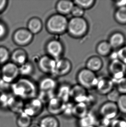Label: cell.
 I'll return each mask as SVG.
<instances>
[{"instance_id":"obj_1","label":"cell","mask_w":126,"mask_h":127,"mask_svg":"<svg viewBox=\"0 0 126 127\" xmlns=\"http://www.w3.org/2000/svg\"><path fill=\"white\" fill-rule=\"evenodd\" d=\"M11 91L14 96L24 101L37 97V85L28 78L21 77L11 85Z\"/></svg>"},{"instance_id":"obj_2","label":"cell","mask_w":126,"mask_h":127,"mask_svg":"<svg viewBox=\"0 0 126 127\" xmlns=\"http://www.w3.org/2000/svg\"><path fill=\"white\" fill-rule=\"evenodd\" d=\"M68 20L65 16L57 13L48 17L45 23L48 32L54 35L62 34L67 31Z\"/></svg>"},{"instance_id":"obj_3","label":"cell","mask_w":126,"mask_h":127,"mask_svg":"<svg viewBox=\"0 0 126 127\" xmlns=\"http://www.w3.org/2000/svg\"><path fill=\"white\" fill-rule=\"evenodd\" d=\"M89 25L87 21L84 17H72L68 20L67 32L74 38L83 37L86 34Z\"/></svg>"},{"instance_id":"obj_4","label":"cell","mask_w":126,"mask_h":127,"mask_svg":"<svg viewBox=\"0 0 126 127\" xmlns=\"http://www.w3.org/2000/svg\"><path fill=\"white\" fill-rule=\"evenodd\" d=\"M1 79L4 82L12 84L19 79V66L11 62H8L2 65L1 68Z\"/></svg>"},{"instance_id":"obj_5","label":"cell","mask_w":126,"mask_h":127,"mask_svg":"<svg viewBox=\"0 0 126 127\" xmlns=\"http://www.w3.org/2000/svg\"><path fill=\"white\" fill-rule=\"evenodd\" d=\"M77 79L79 85L85 89L96 87L98 81L95 72L86 68L82 69L79 72Z\"/></svg>"},{"instance_id":"obj_6","label":"cell","mask_w":126,"mask_h":127,"mask_svg":"<svg viewBox=\"0 0 126 127\" xmlns=\"http://www.w3.org/2000/svg\"><path fill=\"white\" fill-rule=\"evenodd\" d=\"M34 36L26 28H20L14 32L12 40L18 46H26L32 43Z\"/></svg>"},{"instance_id":"obj_7","label":"cell","mask_w":126,"mask_h":127,"mask_svg":"<svg viewBox=\"0 0 126 127\" xmlns=\"http://www.w3.org/2000/svg\"><path fill=\"white\" fill-rule=\"evenodd\" d=\"M45 50L47 55L52 58L57 60L62 58L64 53V46L62 42L57 39H53L46 43Z\"/></svg>"},{"instance_id":"obj_8","label":"cell","mask_w":126,"mask_h":127,"mask_svg":"<svg viewBox=\"0 0 126 127\" xmlns=\"http://www.w3.org/2000/svg\"><path fill=\"white\" fill-rule=\"evenodd\" d=\"M44 104L37 97L25 102L23 112L32 118L39 116L42 112Z\"/></svg>"},{"instance_id":"obj_9","label":"cell","mask_w":126,"mask_h":127,"mask_svg":"<svg viewBox=\"0 0 126 127\" xmlns=\"http://www.w3.org/2000/svg\"><path fill=\"white\" fill-rule=\"evenodd\" d=\"M99 112L101 117L112 121L118 117L119 112L116 103L107 101L101 105Z\"/></svg>"},{"instance_id":"obj_10","label":"cell","mask_w":126,"mask_h":127,"mask_svg":"<svg viewBox=\"0 0 126 127\" xmlns=\"http://www.w3.org/2000/svg\"><path fill=\"white\" fill-rule=\"evenodd\" d=\"M72 65L68 59L62 57L56 61L53 75L57 77H62L70 73Z\"/></svg>"},{"instance_id":"obj_11","label":"cell","mask_w":126,"mask_h":127,"mask_svg":"<svg viewBox=\"0 0 126 127\" xmlns=\"http://www.w3.org/2000/svg\"><path fill=\"white\" fill-rule=\"evenodd\" d=\"M56 61L47 55L41 56L38 60V67L42 72L46 74L53 75Z\"/></svg>"},{"instance_id":"obj_12","label":"cell","mask_w":126,"mask_h":127,"mask_svg":"<svg viewBox=\"0 0 126 127\" xmlns=\"http://www.w3.org/2000/svg\"><path fill=\"white\" fill-rule=\"evenodd\" d=\"M65 104L56 96L52 98L46 104L47 109L50 115L55 116L63 113Z\"/></svg>"},{"instance_id":"obj_13","label":"cell","mask_w":126,"mask_h":127,"mask_svg":"<svg viewBox=\"0 0 126 127\" xmlns=\"http://www.w3.org/2000/svg\"><path fill=\"white\" fill-rule=\"evenodd\" d=\"M25 102L24 100L16 96H10L7 108L10 112L18 115L23 112Z\"/></svg>"},{"instance_id":"obj_14","label":"cell","mask_w":126,"mask_h":127,"mask_svg":"<svg viewBox=\"0 0 126 127\" xmlns=\"http://www.w3.org/2000/svg\"><path fill=\"white\" fill-rule=\"evenodd\" d=\"M37 86L39 91L55 92L58 87V84L54 78L46 76L40 80Z\"/></svg>"},{"instance_id":"obj_15","label":"cell","mask_w":126,"mask_h":127,"mask_svg":"<svg viewBox=\"0 0 126 127\" xmlns=\"http://www.w3.org/2000/svg\"><path fill=\"white\" fill-rule=\"evenodd\" d=\"M85 89L80 85L73 86L71 88L70 98H72L76 103H85L87 97Z\"/></svg>"},{"instance_id":"obj_16","label":"cell","mask_w":126,"mask_h":127,"mask_svg":"<svg viewBox=\"0 0 126 127\" xmlns=\"http://www.w3.org/2000/svg\"><path fill=\"white\" fill-rule=\"evenodd\" d=\"M28 56L27 52L22 48H17L10 53L11 62L18 66L27 62Z\"/></svg>"},{"instance_id":"obj_17","label":"cell","mask_w":126,"mask_h":127,"mask_svg":"<svg viewBox=\"0 0 126 127\" xmlns=\"http://www.w3.org/2000/svg\"><path fill=\"white\" fill-rule=\"evenodd\" d=\"M74 6L73 1L68 0H61L57 2L55 9L57 13L66 16L70 14Z\"/></svg>"},{"instance_id":"obj_18","label":"cell","mask_w":126,"mask_h":127,"mask_svg":"<svg viewBox=\"0 0 126 127\" xmlns=\"http://www.w3.org/2000/svg\"><path fill=\"white\" fill-rule=\"evenodd\" d=\"M125 64L119 60H113L110 65V70L114 77L118 81L123 78Z\"/></svg>"},{"instance_id":"obj_19","label":"cell","mask_w":126,"mask_h":127,"mask_svg":"<svg viewBox=\"0 0 126 127\" xmlns=\"http://www.w3.org/2000/svg\"><path fill=\"white\" fill-rule=\"evenodd\" d=\"M42 21L39 17H32L29 19L27 24V29L33 35L39 33L42 30Z\"/></svg>"},{"instance_id":"obj_20","label":"cell","mask_w":126,"mask_h":127,"mask_svg":"<svg viewBox=\"0 0 126 127\" xmlns=\"http://www.w3.org/2000/svg\"><path fill=\"white\" fill-rule=\"evenodd\" d=\"M108 42L112 49H119L124 46L125 43V35L120 32L114 33L110 37Z\"/></svg>"},{"instance_id":"obj_21","label":"cell","mask_w":126,"mask_h":127,"mask_svg":"<svg viewBox=\"0 0 126 127\" xmlns=\"http://www.w3.org/2000/svg\"><path fill=\"white\" fill-rule=\"evenodd\" d=\"M97 91L101 95H107L113 89V84L110 79H103L98 81L96 86Z\"/></svg>"},{"instance_id":"obj_22","label":"cell","mask_w":126,"mask_h":127,"mask_svg":"<svg viewBox=\"0 0 126 127\" xmlns=\"http://www.w3.org/2000/svg\"><path fill=\"white\" fill-rule=\"evenodd\" d=\"M89 112V107L85 103H76L73 105L72 115L76 118L79 119L84 117Z\"/></svg>"},{"instance_id":"obj_23","label":"cell","mask_w":126,"mask_h":127,"mask_svg":"<svg viewBox=\"0 0 126 127\" xmlns=\"http://www.w3.org/2000/svg\"><path fill=\"white\" fill-rule=\"evenodd\" d=\"M98 119L94 114L89 112L86 115L78 119L79 127H91L96 126Z\"/></svg>"},{"instance_id":"obj_24","label":"cell","mask_w":126,"mask_h":127,"mask_svg":"<svg viewBox=\"0 0 126 127\" xmlns=\"http://www.w3.org/2000/svg\"><path fill=\"white\" fill-rule=\"evenodd\" d=\"M55 92L56 96L59 98L65 103L69 102L70 98L71 87L66 84H62L57 88Z\"/></svg>"},{"instance_id":"obj_25","label":"cell","mask_w":126,"mask_h":127,"mask_svg":"<svg viewBox=\"0 0 126 127\" xmlns=\"http://www.w3.org/2000/svg\"><path fill=\"white\" fill-rule=\"evenodd\" d=\"M102 66V60L99 57L97 56L91 57L86 63V68L94 72L100 70Z\"/></svg>"},{"instance_id":"obj_26","label":"cell","mask_w":126,"mask_h":127,"mask_svg":"<svg viewBox=\"0 0 126 127\" xmlns=\"http://www.w3.org/2000/svg\"><path fill=\"white\" fill-rule=\"evenodd\" d=\"M38 125L40 127H60V122L56 117L48 115L42 117Z\"/></svg>"},{"instance_id":"obj_27","label":"cell","mask_w":126,"mask_h":127,"mask_svg":"<svg viewBox=\"0 0 126 127\" xmlns=\"http://www.w3.org/2000/svg\"><path fill=\"white\" fill-rule=\"evenodd\" d=\"M19 69L20 75L22 77L28 78L33 74L35 70L33 64L29 61L19 66Z\"/></svg>"},{"instance_id":"obj_28","label":"cell","mask_w":126,"mask_h":127,"mask_svg":"<svg viewBox=\"0 0 126 127\" xmlns=\"http://www.w3.org/2000/svg\"><path fill=\"white\" fill-rule=\"evenodd\" d=\"M16 124L18 127H29L32 124V118L22 112L17 115Z\"/></svg>"},{"instance_id":"obj_29","label":"cell","mask_w":126,"mask_h":127,"mask_svg":"<svg viewBox=\"0 0 126 127\" xmlns=\"http://www.w3.org/2000/svg\"><path fill=\"white\" fill-rule=\"evenodd\" d=\"M112 48L108 41H103L99 43L97 46L96 51L99 55L105 57L111 54Z\"/></svg>"},{"instance_id":"obj_30","label":"cell","mask_w":126,"mask_h":127,"mask_svg":"<svg viewBox=\"0 0 126 127\" xmlns=\"http://www.w3.org/2000/svg\"><path fill=\"white\" fill-rule=\"evenodd\" d=\"M55 96V92L39 91L36 97L40 100L44 105H46L48 101Z\"/></svg>"},{"instance_id":"obj_31","label":"cell","mask_w":126,"mask_h":127,"mask_svg":"<svg viewBox=\"0 0 126 127\" xmlns=\"http://www.w3.org/2000/svg\"><path fill=\"white\" fill-rule=\"evenodd\" d=\"M114 16L117 22L121 24H126V7L118 8Z\"/></svg>"},{"instance_id":"obj_32","label":"cell","mask_w":126,"mask_h":127,"mask_svg":"<svg viewBox=\"0 0 126 127\" xmlns=\"http://www.w3.org/2000/svg\"><path fill=\"white\" fill-rule=\"evenodd\" d=\"M10 53L8 49L4 46H0V65L9 62L10 59Z\"/></svg>"},{"instance_id":"obj_33","label":"cell","mask_w":126,"mask_h":127,"mask_svg":"<svg viewBox=\"0 0 126 127\" xmlns=\"http://www.w3.org/2000/svg\"><path fill=\"white\" fill-rule=\"evenodd\" d=\"M119 112L126 115V94H121L116 102Z\"/></svg>"},{"instance_id":"obj_34","label":"cell","mask_w":126,"mask_h":127,"mask_svg":"<svg viewBox=\"0 0 126 127\" xmlns=\"http://www.w3.org/2000/svg\"><path fill=\"white\" fill-rule=\"evenodd\" d=\"M95 2L94 0H76L73 1L75 5L81 7L84 10L90 8L94 5Z\"/></svg>"},{"instance_id":"obj_35","label":"cell","mask_w":126,"mask_h":127,"mask_svg":"<svg viewBox=\"0 0 126 127\" xmlns=\"http://www.w3.org/2000/svg\"><path fill=\"white\" fill-rule=\"evenodd\" d=\"M110 127H126V118L117 117L111 121Z\"/></svg>"},{"instance_id":"obj_36","label":"cell","mask_w":126,"mask_h":127,"mask_svg":"<svg viewBox=\"0 0 126 127\" xmlns=\"http://www.w3.org/2000/svg\"><path fill=\"white\" fill-rule=\"evenodd\" d=\"M121 95L117 89H113L107 95V101L116 103Z\"/></svg>"},{"instance_id":"obj_37","label":"cell","mask_w":126,"mask_h":127,"mask_svg":"<svg viewBox=\"0 0 126 127\" xmlns=\"http://www.w3.org/2000/svg\"><path fill=\"white\" fill-rule=\"evenodd\" d=\"M117 90L121 94H126V78L123 77L118 81Z\"/></svg>"},{"instance_id":"obj_38","label":"cell","mask_w":126,"mask_h":127,"mask_svg":"<svg viewBox=\"0 0 126 127\" xmlns=\"http://www.w3.org/2000/svg\"><path fill=\"white\" fill-rule=\"evenodd\" d=\"M84 13L85 10L84 9L74 4L70 14L73 16V17H83Z\"/></svg>"},{"instance_id":"obj_39","label":"cell","mask_w":126,"mask_h":127,"mask_svg":"<svg viewBox=\"0 0 126 127\" xmlns=\"http://www.w3.org/2000/svg\"><path fill=\"white\" fill-rule=\"evenodd\" d=\"M118 60L123 64H126V46H124L119 49L117 52Z\"/></svg>"},{"instance_id":"obj_40","label":"cell","mask_w":126,"mask_h":127,"mask_svg":"<svg viewBox=\"0 0 126 127\" xmlns=\"http://www.w3.org/2000/svg\"><path fill=\"white\" fill-rule=\"evenodd\" d=\"M8 28L4 23L0 21V40L4 39L8 33Z\"/></svg>"},{"instance_id":"obj_41","label":"cell","mask_w":126,"mask_h":127,"mask_svg":"<svg viewBox=\"0 0 126 127\" xmlns=\"http://www.w3.org/2000/svg\"><path fill=\"white\" fill-rule=\"evenodd\" d=\"M73 105H72L71 103L69 102V101L66 103L62 115L67 117L73 116L72 113Z\"/></svg>"},{"instance_id":"obj_42","label":"cell","mask_w":126,"mask_h":127,"mask_svg":"<svg viewBox=\"0 0 126 127\" xmlns=\"http://www.w3.org/2000/svg\"><path fill=\"white\" fill-rule=\"evenodd\" d=\"M111 121L109 119L101 117L99 119H98L96 127H110Z\"/></svg>"},{"instance_id":"obj_43","label":"cell","mask_w":126,"mask_h":127,"mask_svg":"<svg viewBox=\"0 0 126 127\" xmlns=\"http://www.w3.org/2000/svg\"><path fill=\"white\" fill-rule=\"evenodd\" d=\"M8 4V1L7 0H0V13L4 11Z\"/></svg>"},{"instance_id":"obj_44","label":"cell","mask_w":126,"mask_h":127,"mask_svg":"<svg viewBox=\"0 0 126 127\" xmlns=\"http://www.w3.org/2000/svg\"><path fill=\"white\" fill-rule=\"evenodd\" d=\"M115 5L117 8L126 7V0H119L115 2Z\"/></svg>"},{"instance_id":"obj_45","label":"cell","mask_w":126,"mask_h":127,"mask_svg":"<svg viewBox=\"0 0 126 127\" xmlns=\"http://www.w3.org/2000/svg\"><path fill=\"white\" fill-rule=\"evenodd\" d=\"M29 127H39V125L38 124H32L31 125V126H30Z\"/></svg>"},{"instance_id":"obj_46","label":"cell","mask_w":126,"mask_h":127,"mask_svg":"<svg viewBox=\"0 0 126 127\" xmlns=\"http://www.w3.org/2000/svg\"><path fill=\"white\" fill-rule=\"evenodd\" d=\"M0 80H1V69L0 68Z\"/></svg>"},{"instance_id":"obj_47","label":"cell","mask_w":126,"mask_h":127,"mask_svg":"<svg viewBox=\"0 0 126 127\" xmlns=\"http://www.w3.org/2000/svg\"><path fill=\"white\" fill-rule=\"evenodd\" d=\"M96 127V126H92V127Z\"/></svg>"}]
</instances>
